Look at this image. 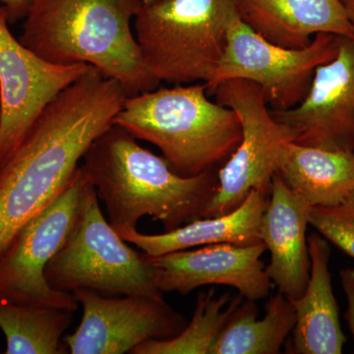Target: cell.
<instances>
[{
  "instance_id": "6da1fadb",
  "label": "cell",
  "mask_w": 354,
  "mask_h": 354,
  "mask_svg": "<svg viewBox=\"0 0 354 354\" xmlns=\"http://www.w3.org/2000/svg\"><path fill=\"white\" fill-rule=\"evenodd\" d=\"M127 97L120 82L90 66L44 109L0 165V255L27 221L64 192Z\"/></svg>"
},
{
  "instance_id": "7a4b0ae2",
  "label": "cell",
  "mask_w": 354,
  "mask_h": 354,
  "mask_svg": "<svg viewBox=\"0 0 354 354\" xmlns=\"http://www.w3.org/2000/svg\"><path fill=\"white\" fill-rule=\"evenodd\" d=\"M82 160L81 167L116 232L136 228L146 216L171 232L202 218L218 190L214 169L195 176H179L164 157L140 145L115 124L91 144Z\"/></svg>"
},
{
  "instance_id": "3957f363",
  "label": "cell",
  "mask_w": 354,
  "mask_h": 354,
  "mask_svg": "<svg viewBox=\"0 0 354 354\" xmlns=\"http://www.w3.org/2000/svg\"><path fill=\"white\" fill-rule=\"evenodd\" d=\"M142 0H31L19 41L57 65L84 64L121 84L127 97L160 86L132 25Z\"/></svg>"
},
{
  "instance_id": "277c9868",
  "label": "cell",
  "mask_w": 354,
  "mask_h": 354,
  "mask_svg": "<svg viewBox=\"0 0 354 354\" xmlns=\"http://www.w3.org/2000/svg\"><path fill=\"white\" fill-rule=\"evenodd\" d=\"M207 93L199 83L129 95L113 124L157 146L179 176H198L230 158L242 138L237 114Z\"/></svg>"
},
{
  "instance_id": "5b68a950",
  "label": "cell",
  "mask_w": 354,
  "mask_h": 354,
  "mask_svg": "<svg viewBox=\"0 0 354 354\" xmlns=\"http://www.w3.org/2000/svg\"><path fill=\"white\" fill-rule=\"evenodd\" d=\"M239 15L235 0H165L133 21L147 68L160 82H209Z\"/></svg>"
},
{
  "instance_id": "8992f818",
  "label": "cell",
  "mask_w": 354,
  "mask_h": 354,
  "mask_svg": "<svg viewBox=\"0 0 354 354\" xmlns=\"http://www.w3.org/2000/svg\"><path fill=\"white\" fill-rule=\"evenodd\" d=\"M44 277L62 292L88 290L109 295L162 298L152 263L131 248L104 218L88 180L68 235L46 265Z\"/></svg>"
},
{
  "instance_id": "52a82bcc",
  "label": "cell",
  "mask_w": 354,
  "mask_h": 354,
  "mask_svg": "<svg viewBox=\"0 0 354 354\" xmlns=\"http://www.w3.org/2000/svg\"><path fill=\"white\" fill-rule=\"evenodd\" d=\"M213 95L218 104L237 114L242 138L218 171V190L202 218L234 211L252 190L271 195L272 178L285 162L290 143L255 83L230 79L221 83Z\"/></svg>"
},
{
  "instance_id": "ba28073f",
  "label": "cell",
  "mask_w": 354,
  "mask_h": 354,
  "mask_svg": "<svg viewBox=\"0 0 354 354\" xmlns=\"http://www.w3.org/2000/svg\"><path fill=\"white\" fill-rule=\"evenodd\" d=\"M341 37L318 34L300 50L283 48L254 32L241 17L230 28L227 48L209 82L213 94L221 83L242 79L259 86L268 106L290 109L304 102L317 68L337 57Z\"/></svg>"
},
{
  "instance_id": "9c48e42d",
  "label": "cell",
  "mask_w": 354,
  "mask_h": 354,
  "mask_svg": "<svg viewBox=\"0 0 354 354\" xmlns=\"http://www.w3.org/2000/svg\"><path fill=\"white\" fill-rule=\"evenodd\" d=\"M87 183L79 165L64 192L14 235L0 255V298L76 311L79 304L74 295L51 288L44 271L69 234Z\"/></svg>"
},
{
  "instance_id": "30bf717a",
  "label": "cell",
  "mask_w": 354,
  "mask_h": 354,
  "mask_svg": "<svg viewBox=\"0 0 354 354\" xmlns=\"http://www.w3.org/2000/svg\"><path fill=\"white\" fill-rule=\"evenodd\" d=\"M9 24L8 12L0 4V165L46 106L90 67L46 62L16 39Z\"/></svg>"
},
{
  "instance_id": "8fae6325",
  "label": "cell",
  "mask_w": 354,
  "mask_h": 354,
  "mask_svg": "<svg viewBox=\"0 0 354 354\" xmlns=\"http://www.w3.org/2000/svg\"><path fill=\"white\" fill-rule=\"evenodd\" d=\"M72 295L83 308L80 326L65 337L72 354L131 353L143 342L176 337L188 324L164 297H104L84 288Z\"/></svg>"
},
{
  "instance_id": "7c38bea8",
  "label": "cell",
  "mask_w": 354,
  "mask_h": 354,
  "mask_svg": "<svg viewBox=\"0 0 354 354\" xmlns=\"http://www.w3.org/2000/svg\"><path fill=\"white\" fill-rule=\"evenodd\" d=\"M270 109L288 141L354 153V38L341 37L337 57L317 68L301 104Z\"/></svg>"
},
{
  "instance_id": "4fadbf2b",
  "label": "cell",
  "mask_w": 354,
  "mask_h": 354,
  "mask_svg": "<svg viewBox=\"0 0 354 354\" xmlns=\"http://www.w3.org/2000/svg\"><path fill=\"white\" fill-rule=\"evenodd\" d=\"M267 251L264 242L250 245L211 244L194 250H179L160 256H148L160 292L187 295L206 286H227L246 299H263L274 283L261 260Z\"/></svg>"
},
{
  "instance_id": "5bb4252c",
  "label": "cell",
  "mask_w": 354,
  "mask_h": 354,
  "mask_svg": "<svg viewBox=\"0 0 354 354\" xmlns=\"http://www.w3.org/2000/svg\"><path fill=\"white\" fill-rule=\"evenodd\" d=\"M311 206L286 185L279 174L261 221V241L271 253L268 276L288 299L304 295L311 272L307 227Z\"/></svg>"
},
{
  "instance_id": "9a60e30c",
  "label": "cell",
  "mask_w": 354,
  "mask_h": 354,
  "mask_svg": "<svg viewBox=\"0 0 354 354\" xmlns=\"http://www.w3.org/2000/svg\"><path fill=\"white\" fill-rule=\"evenodd\" d=\"M242 22L270 43L300 50L318 34L354 38L342 0H235Z\"/></svg>"
},
{
  "instance_id": "2e32d148",
  "label": "cell",
  "mask_w": 354,
  "mask_h": 354,
  "mask_svg": "<svg viewBox=\"0 0 354 354\" xmlns=\"http://www.w3.org/2000/svg\"><path fill=\"white\" fill-rule=\"evenodd\" d=\"M311 272L304 295L290 299L297 314L286 353L341 354L346 342L329 270V241L320 234L307 236Z\"/></svg>"
},
{
  "instance_id": "e0dca14e",
  "label": "cell",
  "mask_w": 354,
  "mask_h": 354,
  "mask_svg": "<svg viewBox=\"0 0 354 354\" xmlns=\"http://www.w3.org/2000/svg\"><path fill=\"white\" fill-rule=\"evenodd\" d=\"M269 198L270 195L252 190L241 205L225 215L197 218L164 234H144L137 228L116 232L148 256L211 244L250 245L261 242V221Z\"/></svg>"
},
{
  "instance_id": "ac0fdd59",
  "label": "cell",
  "mask_w": 354,
  "mask_h": 354,
  "mask_svg": "<svg viewBox=\"0 0 354 354\" xmlns=\"http://www.w3.org/2000/svg\"><path fill=\"white\" fill-rule=\"evenodd\" d=\"M279 174L310 206H333L354 191V153L290 142Z\"/></svg>"
},
{
  "instance_id": "d6986e66",
  "label": "cell",
  "mask_w": 354,
  "mask_h": 354,
  "mask_svg": "<svg viewBox=\"0 0 354 354\" xmlns=\"http://www.w3.org/2000/svg\"><path fill=\"white\" fill-rule=\"evenodd\" d=\"M257 304L243 298L228 318L209 354H278L292 332L297 314L281 291L266 304L264 318L257 320Z\"/></svg>"
},
{
  "instance_id": "ffe728a7",
  "label": "cell",
  "mask_w": 354,
  "mask_h": 354,
  "mask_svg": "<svg viewBox=\"0 0 354 354\" xmlns=\"http://www.w3.org/2000/svg\"><path fill=\"white\" fill-rule=\"evenodd\" d=\"M72 319L73 312L68 310L0 298V329L6 337V354L62 353L60 339Z\"/></svg>"
},
{
  "instance_id": "44dd1931",
  "label": "cell",
  "mask_w": 354,
  "mask_h": 354,
  "mask_svg": "<svg viewBox=\"0 0 354 354\" xmlns=\"http://www.w3.org/2000/svg\"><path fill=\"white\" fill-rule=\"evenodd\" d=\"M243 297L230 298V293L216 297L215 288L198 295L190 323L176 337L165 341L139 344L132 354H209V349Z\"/></svg>"
},
{
  "instance_id": "7402d4cb",
  "label": "cell",
  "mask_w": 354,
  "mask_h": 354,
  "mask_svg": "<svg viewBox=\"0 0 354 354\" xmlns=\"http://www.w3.org/2000/svg\"><path fill=\"white\" fill-rule=\"evenodd\" d=\"M309 223L354 259V191L339 204L311 207Z\"/></svg>"
},
{
  "instance_id": "603a6c76",
  "label": "cell",
  "mask_w": 354,
  "mask_h": 354,
  "mask_svg": "<svg viewBox=\"0 0 354 354\" xmlns=\"http://www.w3.org/2000/svg\"><path fill=\"white\" fill-rule=\"evenodd\" d=\"M339 278H341L342 290L344 291L346 301H348V309H346L344 317L348 324V328L353 335L354 342V269L346 268V269L341 270Z\"/></svg>"
},
{
  "instance_id": "cb8c5ba5",
  "label": "cell",
  "mask_w": 354,
  "mask_h": 354,
  "mask_svg": "<svg viewBox=\"0 0 354 354\" xmlns=\"http://www.w3.org/2000/svg\"><path fill=\"white\" fill-rule=\"evenodd\" d=\"M0 4L6 7L9 15V22L12 24L25 19L31 0H0Z\"/></svg>"
},
{
  "instance_id": "d4e9b609",
  "label": "cell",
  "mask_w": 354,
  "mask_h": 354,
  "mask_svg": "<svg viewBox=\"0 0 354 354\" xmlns=\"http://www.w3.org/2000/svg\"><path fill=\"white\" fill-rule=\"evenodd\" d=\"M346 12H348L349 20L354 26V0H342Z\"/></svg>"
},
{
  "instance_id": "484cf974",
  "label": "cell",
  "mask_w": 354,
  "mask_h": 354,
  "mask_svg": "<svg viewBox=\"0 0 354 354\" xmlns=\"http://www.w3.org/2000/svg\"><path fill=\"white\" fill-rule=\"evenodd\" d=\"M162 1H165V0H142V3L144 6H153V4L160 3Z\"/></svg>"
},
{
  "instance_id": "4316f807",
  "label": "cell",
  "mask_w": 354,
  "mask_h": 354,
  "mask_svg": "<svg viewBox=\"0 0 354 354\" xmlns=\"http://www.w3.org/2000/svg\"><path fill=\"white\" fill-rule=\"evenodd\" d=\"M0 118H1V104H0Z\"/></svg>"
}]
</instances>
